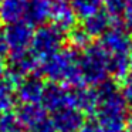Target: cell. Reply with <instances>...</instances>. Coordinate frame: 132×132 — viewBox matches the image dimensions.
Wrapping results in <instances>:
<instances>
[{"instance_id": "1", "label": "cell", "mask_w": 132, "mask_h": 132, "mask_svg": "<svg viewBox=\"0 0 132 132\" xmlns=\"http://www.w3.org/2000/svg\"><path fill=\"white\" fill-rule=\"evenodd\" d=\"M98 104L94 121L102 132H125L128 121V102L117 84L105 81L97 87Z\"/></svg>"}, {"instance_id": "2", "label": "cell", "mask_w": 132, "mask_h": 132, "mask_svg": "<svg viewBox=\"0 0 132 132\" xmlns=\"http://www.w3.org/2000/svg\"><path fill=\"white\" fill-rule=\"evenodd\" d=\"M80 57L81 54L78 50L72 47L61 48L40 64L38 72H41L50 82L60 84L68 88L84 87L85 84L81 74Z\"/></svg>"}, {"instance_id": "3", "label": "cell", "mask_w": 132, "mask_h": 132, "mask_svg": "<svg viewBox=\"0 0 132 132\" xmlns=\"http://www.w3.org/2000/svg\"><path fill=\"white\" fill-rule=\"evenodd\" d=\"M80 67L84 84L97 88L105 82L109 75L108 70V53L100 43L89 44L80 57Z\"/></svg>"}, {"instance_id": "4", "label": "cell", "mask_w": 132, "mask_h": 132, "mask_svg": "<svg viewBox=\"0 0 132 132\" xmlns=\"http://www.w3.org/2000/svg\"><path fill=\"white\" fill-rule=\"evenodd\" d=\"M64 40H65L64 31L58 30L55 26L53 24L38 26V29L33 33L30 53L41 64L46 58H48L50 55L55 54L63 48Z\"/></svg>"}, {"instance_id": "5", "label": "cell", "mask_w": 132, "mask_h": 132, "mask_svg": "<svg viewBox=\"0 0 132 132\" xmlns=\"http://www.w3.org/2000/svg\"><path fill=\"white\" fill-rule=\"evenodd\" d=\"M33 33H34L33 27L24 21L23 23L9 24L6 27V30L3 31L2 43H3L10 60L17 58L30 51Z\"/></svg>"}, {"instance_id": "6", "label": "cell", "mask_w": 132, "mask_h": 132, "mask_svg": "<svg viewBox=\"0 0 132 132\" xmlns=\"http://www.w3.org/2000/svg\"><path fill=\"white\" fill-rule=\"evenodd\" d=\"M41 105L44 106L47 112L54 114V112L60 111L63 108H68L72 106L71 102V88L68 87L60 85V84L48 82L46 84L44 88V94L41 98ZM74 108V106H72Z\"/></svg>"}, {"instance_id": "7", "label": "cell", "mask_w": 132, "mask_h": 132, "mask_svg": "<svg viewBox=\"0 0 132 132\" xmlns=\"http://www.w3.org/2000/svg\"><path fill=\"white\" fill-rule=\"evenodd\" d=\"M100 44L108 54H129L132 50L131 34L123 26H112L101 37Z\"/></svg>"}, {"instance_id": "8", "label": "cell", "mask_w": 132, "mask_h": 132, "mask_svg": "<svg viewBox=\"0 0 132 132\" xmlns=\"http://www.w3.org/2000/svg\"><path fill=\"white\" fill-rule=\"evenodd\" d=\"M50 121L55 132H78L85 122V118L77 108L68 106L51 114Z\"/></svg>"}, {"instance_id": "9", "label": "cell", "mask_w": 132, "mask_h": 132, "mask_svg": "<svg viewBox=\"0 0 132 132\" xmlns=\"http://www.w3.org/2000/svg\"><path fill=\"white\" fill-rule=\"evenodd\" d=\"M77 19L78 17L72 9V4L68 0H51L50 20L53 26H55L61 31L68 33L75 27Z\"/></svg>"}, {"instance_id": "10", "label": "cell", "mask_w": 132, "mask_h": 132, "mask_svg": "<svg viewBox=\"0 0 132 132\" xmlns=\"http://www.w3.org/2000/svg\"><path fill=\"white\" fill-rule=\"evenodd\" d=\"M46 82L37 75L24 77L16 87V97L21 104H40Z\"/></svg>"}, {"instance_id": "11", "label": "cell", "mask_w": 132, "mask_h": 132, "mask_svg": "<svg viewBox=\"0 0 132 132\" xmlns=\"http://www.w3.org/2000/svg\"><path fill=\"white\" fill-rule=\"evenodd\" d=\"M17 118L20 119L21 125L24 126L26 132L37 128L38 125L48 121V112L44 109L41 104H21L16 112Z\"/></svg>"}, {"instance_id": "12", "label": "cell", "mask_w": 132, "mask_h": 132, "mask_svg": "<svg viewBox=\"0 0 132 132\" xmlns=\"http://www.w3.org/2000/svg\"><path fill=\"white\" fill-rule=\"evenodd\" d=\"M30 0H0V21L4 24L26 23Z\"/></svg>"}, {"instance_id": "13", "label": "cell", "mask_w": 132, "mask_h": 132, "mask_svg": "<svg viewBox=\"0 0 132 132\" xmlns=\"http://www.w3.org/2000/svg\"><path fill=\"white\" fill-rule=\"evenodd\" d=\"M112 26H118V24H115V21L112 20V17L102 9L101 12H98L97 14L85 19L82 27H84V30L88 33L89 37L94 38V37H102Z\"/></svg>"}, {"instance_id": "14", "label": "cell", "mask_w": 132, "mask_h": 132, "mask_svg": "<svg viewBox=\"0 0 132 132\" xmlns=\"http://www.w3.org/2000/svg\"><path fill=\"white\" fill-rule=\"evenodd\" d=\"M51 0H30L27 9L26 23L30 26H43L50 19Z\"/></svg>"}, {"instance_id": "15", "label": "cell", "mask_w": 132, "mask_h": 132, "mask_svg": "<svg viewBox=\"0 0 132 132\" xmlns=\"http://www.w3.org/2000/svg\"><path fill=\"white\" fill-rule=\"evenodd\" d=\"M16 87L6 77L0 80V115L10 112L16 104Z\"/></svg>"}, {"instance_id": "16", "label": "cell", "mask_w": 132, "mask_h": 132, "mask_svg": "<svg viewBox=\"0 0 132 132\" xmlns=\"http://www.w3.org/2000/svg\"><path fill=\"white\" fill-rule=\"evenodd\" d=\"M71 4L77 17L85 20L102 10L104 0H72Z\"/></svg>"}, {"instance_id": "17", "label": "cell", "mask_w": 132, "mask_h": 132, "mask_svg": "<svg viewBox=\"0 0 132 132\" xmlns=\"http://www.w3.org/2000/svg\"><path fill=\"white\" fill-rule=\"evenodd\" d=\"M68 40L71 43L72 48L75 50H85L91 44V37L84 30V27H77V26L68 31Z\"/></svg>"}, {"instance_id": "18", "label": "cell", "mask_w": 132, "mask_h": 132, "mask_svg": "<svg viewBox=\"0 0 132 132\" xmlns=\"http://www.w3.org/2000/svg\"><path fill=\"white\" fill-rule=\"evenodd\" d=\"M0 132H26L16 112H6L0 115Z\"/></svg>"}, {"instance_id": "19", "label": "cell", "mask_w": 132, "mask_h": 132, "mask_svg": "<svg viewBox=\"0 0 132 132\" xmlns=\"http://www.w3.org/2000/svg\"><path fill=\"white\" fill-rule=\"evenodd\" d=\"M126 0H104V7L102 9L112 17L115 24H121V19H122L123 7H125Z\"/></svg>"}, {"instance_id": "20", "label": "cell", "mask_w": 132, "mask_h": 132, "mask_svg": "<svg viewBox=\"0 0 132 132\" xmlns=\"http://www.w3.org/2000/svg\"><path fill=\"white\" fill-rule=\"evenodd\" d=\"M121 92H122L126 102L132 105V77L131 75H128L122 81V89H121Z\"/></svg>"}, {"instance_id": "21", "label": "cell", "mask_w": 132, "mask_h": 132, "mask_svg": "<svg viewBox=\"0 0 132 132\" xmlns=\"http://www.w3.org/2000/svg\"><path fill=\"white\" fill-rule=\"evenodd\" d=\"M6 48H4L3 43L0 41V80H3L7 74V68H9V64L6 60Z\"/></svg>"}, {"instance_id": "22", "label": "cell", "mask_w": 132, "mask_h": 132, "mask_svg": "<svg viewBox=\"0 0 132 132\" xmlns=\"http://www.w3.org/2000/svg\"><path fill=\"white\" fill-rule=\"evenodd\" d=\"M78 132H102V129L100 128V125L94 119H91V121H85Z\"/></svg>"}, {"instance_id": "23", "label": "cell", "mask_w": 132, "mask_h": 132, "mask_svg": "<svg viewBox=\"0 0 132 132\" xmlns=\"http://www.w3.org/2000/svg\"><path fill=\"white\" fill-rule=\"evenodd\" d=\"M126 128L129 129V132H132V112L128 115V121H126Z\"/></svg>"}, {"instance_id": "24", "label": "cell", "mask_w": 132, "mask_h": 132, "mask_svg": "<svg viewBox=\"0 0 132 132\" xmlns=\"http://www.w3.org/2000/svg\"><path fill=\"white\" fill-rule=\"evenodd\" d=\"M129 75L132 77V50H131V54H129Z\"/></svg>"}, {"instance_id": "25", "label": "cell", "mask_w": 132, "mask_h": 132, "mask_svg": "<svg viewBox=\"0 0 132 132\" xmlns=\"http://www.w3.org/2000/svg\"><path fill=\"white\" fill-rule=\"evenodd\" d=\"M0 33H2V21H0Z\"/></svg>"}]
</instances>
